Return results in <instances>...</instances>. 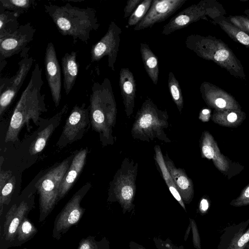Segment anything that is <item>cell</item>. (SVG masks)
<instances>
[{
    "instance_id": "obj_7",
    "label": "cell",
    "mask_w": 249,
    "mask_h": 249,
    "mask_svg": "<svg viewBox=\"0 0 249 249\" xmlns=\"http://www.w3.org/2000/svg\"><path fill=\"white\" fill-rule=\"evenodd\" d=\"M71 157L63 160L49 170L36 184L39 195V221L43 222L58 202L59 190L61 182L69 168Z\"/></svg>"
},
{
    "instance_id": "obj_15",
    "label": "cell",
    "mask_w": 249,
    "mask_h": 249,
    "mask_svg": "<svg viewBox=\"0 0 249 249\" xmlns=\"http://www.w3.org/2000/svg\"><path fill=\"white\" fill-rule=\"evenodd\" d=\"M44 64L46 79L52 99L55 107H58L61 97V72L55 49L52 42H49L46 47Z\"/></svg>"
},
{
    "instance_id": "obj_23",
    "label": "cell",
    "mask_w": 249,
    "mask_h": 249,
    "mask_svg": "<svg viewBox=\"0 0 249 249\" xmlns=\"http://www.w3.org/2000/svg\"><path fill=\"white\" fill-rule=\"evenodd\" d=\"M140 52L145 71L153 84L157 85L159 74L158 59L145 42L140 43Z\"/></svg>"
},
{
    "instance_id": "obj_10",
    "label": "cell",
    "mask_w": 249,
    "mask_h": 249,
    "mask_svg": "<svg viewBox=\"0 0 249 249\" xmlns=\"http://www.w3.org/2000/svg\"><path fill=\"white\" fill-rule=\"evenodd\" d=\"M29 49L27 47L21 52L22 58L18 63V69L16 74L11 77L0 78V116L17 95L32 67L34 60L28 54Z\"/></svg>"
},
{
    "instance_id": "obj_14",
    "label": "cell",
    "mask_w": 249,
    "mask_h": 249,
    "mask_svg": "<svg viewBox=\"0 0 249 249\" xmlns=\"http://www.w3.org/2000/svg\"><path fill=\"white\" fill-rule=\"evenodd\" d=\"M187 0H153L149 10L142 20L134 28L137 31L151 28L165 20L174 14Z\"/></svg>"
},
{
    "instance_id": "obj_41",
    "label": "cell",
    "mask_w": 249,
    "mask_h": 249,
    "mask_svg": "<svg viewBox=\"0 0 249 249\" xmlns=\"http://www.w3.org/2000/svg\"><path fill=\"white\" fill-rule=\"evenodd\" d=\"M131 249H145L142 247H141L139 245L136 244L135 243H131V246L130 245Z\"/></svg>"
},
{
    "instance_id": "obj_12",
    "label": "cell",
    "mask_w": 249,
    "mask_h": 249,
    "mask_svg": "<svg viewBox=\"0 0 249 249\" xmlns=\"http://www.w3.org/2000/svg\"><path fill=\"white\" fill-rule=\"evenodd\" d=\"M121 29L114 21H111L107 31L101 39L92 46L90 50L91 63L99 61L104 56H107L108 66L115 71L120 41Z\"/></svg>"
},
{
    "instance_id": "obj_33",
    "label": "cell",
    "mask_w": 249,
    "mask_h": 249,
    "mask_svg": "<svg viewBox=\"0 0 249 249\" xmlns=\"http://www.w3.org/2000/svg\"><path fill=\"white\" fill-rule=\"evenodd\" d=\"M230 19L238 28L246 33H249V19L242 16H235L231 17Z\"/></svg>"
},
{
    "instance_id": "obj_32",
    "label": "cell",
    "mask_w": 249,
    "mask_h": 249,
    "mask_svg": "<svg viewBox=\"0 0 249 249\" xmlns=\"http://www.w3.org/2000/svg\"><path fill=\"white\" fill-rule=\"evenodd\" d=\"M77 249H109V243L106 237L97 241L95 237L89 236L81 240Z\"/></svg>"
},
{
    "instance_id": "obj_44",
    "label": "cell",
    "mask_w": 249,
    "mask_h": 249,
    "mask_svg": "<svg viewBox=\"0 0 249 249\" xmlns=\"http://www.w3.org/2000/svg\"><path fill=\"white\" fill-rule=\"evenodd\" d=\"M244 249H249V242L247 243Z\"/></svg>"
},
{
    "instance_id": "obj_35",
    "label": "cell",
    "mask_w": 249,
    "mask_h": 249,
    "mask_svg": "<svg viewBox=\"0 0 249 249\" xmlns=\"http://www.w3.org/2000/svg\"><path fill=\"white\" fill-rule=\"evenodd\" d=\"M190 220L193 233L194 246L196 249H201L200 238L196 223L194 219H190Z\"/></svg>"
},
{
    "instance_id": "obj_26",
    "label": "cell",
    "mask_w": 249,
    "mask_h": 249,
    "mask_svg": "<svg viewBox=\"0 0 249 249\" xmlns=\"http://www.w3.org/2000/svg\"><path fill=\"white\" fill-rule=\"evenodd\" d=\"M37 230L28 217L25 218L19 225L13 247L20 246L32 238Z\"/></svg>"
},
{
    "instance_id": "obj_31",
    "label": "cell",
    "mask_w": 249,
    "mask_h": 249,
    "mask_svg": "<svg viewBox=\"0 0 249 249\" xmlns=\"http://www.w3.org/2000/svg\"><path fill=\"white\" fill-rule=\"evenodd\" d=\"M153 0H143L129 17L127 24L129 26L137 25L145 17L151 5Z\"/></svg>"
},
{
    "instance_id": "obj_37",
    "label": "cell",
    "mask_w": 249,
    "mask_h": 249,
    "mask_svg": "<svg viewBox=\"0 0 249 249\" xmlns=\"http://www.w3.org/2000/svg\"><path fill=\"white\" fill-rule=\"evenodd\" d=\"M202 151L205 157L209 159L214 157V151L212 147L208 144H204L202 147Z\"/></svg>"
},
{
    "instance_id": "obj_22",
    "label": "cell",
    "mask_w": 249,
    "mask_h": 249,
    "mask_svg": "<svg viewBox=\"0 0 249 249\" xmlns=\"http://www.w3.org/2000/svg\"><path fill=\"white\" fill-rule=\"evenodd\" d=\"M68 109V105H64L60 111L51 119L50 122L39 132L30 148L29 151L31 155H35L43 150L48 139L59 124L62 117L67 112Z\"/></svg>"
},
{
    "instance_id": "obj_9",
    "label": "cell",
    "mask_w": 249,
    "mask_h": 249,
    "mask_svg": "<svg viewBox=\"0 0 249 249\" xmlns=\"http://www.w3.org/2000/svg\"><path fill=\"white\" fill-rule=\"evenodd\" d=\"M90 183L84 185L72 196L60 213L54 222L53 236L59 240L72 226L76 224L82 218L85 209L80 203L91 187Z\"/></svg>"
},
{
    "instance_id": "obj_16",
    "label": "cell",
    "mask_w": 249,
    "mask_h": 249,
    "mask_svg": "<svg viewBox=\"0 0 249 249\" xmlns=\"http://www.w3.org/2000/svg\"><path fill=\"white\" fill-rule=\"evenodd\" d=\"M249 218L223 231L217 249H244L249 242Z\"/></svg>"
},
{
    "instance_id": "obj_2",
    "label": "cell",
    "mask_w": 249,
    "mask_h": 249,
    "mask_svg": "<svg viewBox=\"0 0 249 249\" xmlns=\"http://www.w3.org/2000/svg\"><path fill=\"white\" fill-rule=\"evenodd\" d=\"M44 6L58 32L63 36H71L74 43L79 40L87 44L91 32L99 27L96 10L93 8H80L69 3L62 6L48 3Z\"/></svg>"
},
{
    "instance_id": "obj_27",
    "label": "cell",
    "mask_w": 249,
    "mask_h": 249,
    "mask_svg": "<svg viewBox=\"0 0 249 249\" xmlns=\"http://www.w3.org/2000/svg\"><path fill=\"white\" fill-rule=\"evenodd\" d=\"M36 5L35 0H0V6L12 11L19 17Z\"/></svg>"
},
{
    "instance_id": "obj_28",
    "label": "cell",
    "mask_w": 249,
    "mask_h": 249,
    "mask_svg": "<svg viewBox=\"0 0 249 249\" xmlns=\"http://www.w3.org/2000/svg\"><path fill=\"white\" fill-rule=\"evenodd\" d=\"M217 23L233 39L249 48V35L224 19L218 20Z\"/></svg>"
},
{
    "instance_id": "obj_30",
    "label": "cell",
    "mask_w": 249,
    "mask_h": 249,
    "mask_svg": "<svg viewBox=\"0 0 249 249\" xmlns=\"http://www.w3.org/2000/svg\"><path fill=\"white\" fill-rule=\"evenodd\" d=\"M16 182V177L12 176L3 187L0 189V216L4 213L6 207L8 206L11 202Z\"/></svg>"
},
{
    "instance_id": "obj_5",
    "label": "cell",
    "mask_w": 249,
    "mask_h": 249,
    "mask_svg": "<svg viewBox=\"0 0 249 249\" xmlns=\"http://www.w3.org/2000/svg\"><path fill=\"white\" fill-rule=\"evenodd\" d=\"M185 43L198 56L214 61L237 76L244 77L242 65L230 49L215 38L193 34L186 37Z\"/></svg>"
},
{
    "instance_id": "obj_8",
    "label": "cell",
    "mask_w": 249,
    "mask_h": 249,
    "mask_svg": "<svg viewBox=\"0 0 249 249\" xmlns=\"http://www.w3.org/2000/svg\"><path fill=\"white\" fill-rule=\"evenodd\" d=\"M35 196L32 194L16 201L0 216V249H7L13 247L17 229L22 222L27 217L34 207Z\"/></svg>"
},
{
    "instance_id": "obj_25",
    "label": "cell",
    "mask_w": 249,
    "mask_h": 249,
    "mask_svg": "<svg viewBox=\"0 0 249 249\" xmlns=\"http://www.w3.org/2000/svg\"><path fill=\"white\" fill-rule=\"evenodd\" d=\"M15 13L0 6V38L14 34L20 26Z\"/></svg>"
},
{
    "instance_id": "obj_29",
    "label": "cell",
    "mask_w": 249,
    "mask_h": 249,
    "mask_svg": "<svg viewBox=\"0 0 249 249\" xmlns=\"http://www.w3.org/2000/svg\"><path fill=\"white\" fill-rule=\"evenodd\" d=\"M168 85L172 100L178 111L181 112L184 105L181 89L178 81L172 71L168 74Z\"/></svg>"
},
{
    "instance_id": "obj_39",
    "label": "cell",
    "mask_w": 249,
    "mask_h": 249,
    "mask_svg": "<svg viewBox=\"0 0 249 249\" xmlns=\"http://www.w3.org/2000/svg\"><path fill=\"white\" fill-rule=\"evenodd\" d=\"M215 105L219 108H224L226 106V102L225 99L222 98H217L214 101Z\"/></svg>"
},
{
    "instance_id": "obj_4",
    "label": "cell",
    "mask_w": 249,
    "mask_h": 249,
    "mask_svg": "<svg viewBox=\"0 0 249 249\" xmlns=\"http://www.w3.org/2000/svg\"><path fill=\"white\" fill-rule=\"evenodd\" d=\"M166 110H161L147 98L137 111L131 134L134 139L150 142L155 139L170 142L164 130L169 125Z\"/></svg>"
},
{
    "instance_id": "obj_20",
    "label": "cell",
    "mask_w": 249,
    "mask_h": 249,
    "mask_svg": "<svg viewBox=\"0 0 249 249\" xmlns=\"http://www.w3.org/2000/svg\"><path fill=\"white\" fill-rule=\"evenodd\" d=\"M88 148L82 149L73 157L69 169L61 182L58 194V201L63 198L73 186L82 171L86 162Z\"/></svg>"
},
{
    "instance_id": "obj_11",
    "label": "cell",
    "mask_w": 249,
    "mask_h": 249,
    "mask_svg": "<svg viewBox=\"0 0 249 249\" xmlns=\"http://www.w3.org/2000/svg\"><path fill=\"white\" fill-rule=\"evenodd\" d=\"M90 124L89 108L85 103L81 106L76 105L66 120L57 146L63 148L82 139Z\"/></svg>"
},
{
    "instance_id": "obj_34",
    "label": "cell",
    "mask_w": 249,
    "mask_h": 249,
    "mask_svg": "<svg viewBox=\"0 0 249 249\" xmlns=\"http://www.w3.org/2000/svg\"><path fill=\"white\" fill-rule=\"evenodd\" d=\"M143 0H129L124 8V18L129 17Z\"/></svg>"
},
{
    "instance_id": "obj_18",
    "label": "cell",
    "mask_w": 249,
    "mask_h": 249,
    "mask_svg": "<svg viewBox=\"0 0 249 249\" xmlns=\"http://www.w3.org/2000/svg\"><path fill=\"white\" fill-rule=\"evenodd\" d=\"M163 159L182 200L186 204L189 203L193 197V187L191 180L184 169L176 167L167 154L163 156Z\"/></svg>"
},
{
    "instance_id": "obj_42",
    "label": "cell",
    "mask_w": 249,
    "mask_h": 249,
    "mask_svg": "<svg viewBox=\"0 0 249 249\" xmlns=\"http://www.w3.org/2000/svg\"><path fill=\"white\" fill-rule=\"evenodd\" d=\"M244 196L246 198H249V187L246 190L244 193Z\"/></svg>"
},
{
    "instance_id": "obj_40",
    "label": "cell",
    "mask_w": 249,
    "mask_h": 249,
    "mask_svg": "<svg viewBox=\"0 0 249 249\" xmlns=\"http://www.w3.org/2000/svg\"><path fill=\"white\" fill-rule=\"evenodd\" d=\"M237 118L236 114L234 112L230 113L227 116V119L230 122H234L236 120Z\"/></svg>"
},
{
    "instance_id": "obj_43",
    "label": "cell",
    "mask_w": 249,
    "mask_h": 249,
    "mask_svg": "<svg viewBox=\"0 0 249 249\" xmlns=\"http://www.w3.org/2000/svg\"><path fill=\"white\" fill-rule=\"evenodd\" d=\"M202 113L204 115H206L209 113V111L208 109H204L202 111Z\"/></svg>"
},
{
    "instance_id": "obj_36",
    "label": "cell",
    "mask_w": 249,
    "mask_h": 249,
    "mask_svg": "<svg viewBox=\"0 0 249 249\" xmlns=\"http://www.w3.org/2000/svg\"><path fill=\"white\" fill-rule=\"evenodd\" d=\"M12 177L10 171L1 170L0 173V189H1L10 178Z\"/></svg>"
},
{
    "instance_id": "obj_21",
    "label": "cell",
    "mask_w": 249,
    "mask_h": 249,
    "mask_svg": "<svg viewBox=\"0 0 249 249\" xmlns=\"http://www.w3.org/2000/svg\"><path fill=\"white\" fill-rule=\"evenodd\" d=\"M61 65L63 74V87L68 95L74 86L79 71L77 53L74 51L67 53L62 57Z\"/></svg>"
},
{
    "instance_id": "obj_6",
    "label": "cell",
    "mask_w": 249,
    "mask_h": 249,
    "mask_svg": "<svg viewBox=\"0 0 249 249\" xmlns=\"http://www.w3.org/2000/svg\"><path fill=\"white\" fill-rule=\"evenodd\" d=\"M138 170V163L125 158L110 183L107 200L118 202L124 213L130 212L134 207Z\"/></svg>"
},
{
    "instance_id": "obj_17",
    "label": "cell",
    "mask_w": 249,
    "mask_h": 249,
    "mask_svg": "<svg viewBox=\"0 0 249 249\" xmlns=\"http://www.w3.org/2000/svg\"><path fill=\"white\" fill-rule=\"evenodd\" d=\"M206 15L205 9L199 3L192 5L173 17L163 26L161 34L165 36L169 35L176 31L187 27L193 22L205 18Z\"/></svg>"
},
{
    "instance_id": "obj_1",
    "label": "cell",
    "mask_w": 249,
    "mask_h": 249,
    "mask_svg": "<svg viewBox=\"0 0 249 249\" xmlns=\"http://www.w3.org/2000/svg\"><path fill=\"white\" fill-rule=\"evenodd\" d=\"M44 82L42 69L36 63L29 82L22 92L14 110L6 133L5 142H16L21 129L26 125L29 127L30 121L39 125L40 115L47 111L45 103V95L41 90Z\"/></svg>"
},
{
    "instance_id": "obj_38",
    "label": "cell",
    "mask_w": 249,
    "mask_h": 249,
    "mask_svg": "<svg viewBox=\"0 0 249 249\" xmlns=\"http://www.w3.org/2000/svg\"><path fill=\"white\" fill-rule=\"evenodd\" d=\"M209 208V204L207 200L205 199L201 200L200 203V210L201 213H205Z\"/></svg>"
},
{
    "instance_id": "obj_3",
    "label": "cell",
    "mask_w": 249,
    "mask_h": 249,
    "mask_svg": "<svg viewBox=\"0 0 249 249\" xmlns=\"http://www.w3.org/2000/svg\"><path fill=\"white\" fill-rule=\"evenodd\" d=\"M89 98V117L92 129L98 133L103 146L113 145L117 106L111 84L107 78L101 83L94 82Z\"/></svg>"
},
{
    "instance_id": "obj_19",
    "label": "cell",
    "mask_w": 249,
    "mask_h": 249,
    "mask_svg": "<svg viewBox=\"0 0 249 249\" xmlns=\"http://www.w3.org/2000/svg\"><path fill=\"white\" fill-rule=\"evenodd\" d=\"M119 86L127 117L131 116L135 107L136 85L134 76L128 68H122L119 74Z\"/></svg>"
},
{
    "instance_id": "obj_24",
    "label": "cell",
    "mask_w": 249,
    "mask_h": 249,
    "mask_svg": "<svg viewBox=\"0 0 249 249\" xmlns=\"http://www.w3.org/2000/svg\"><path fill=\"white\" fill-rule=\"evenodd\" d=\"M155 152V159L158 163L160 170L161 172L163 178L167 184L169 191L174 197V198L178 201L180 206L186 211L185 204L182 199V198L178 192L174 181L168 170L164 160L163 156L161 152V149L159 145H156L154 147Z\"/></svg>"
},
{
    "instance_id": "obj_13",
    "label": "cell",
    "mask_w": 249,
    "mask_h": 249,
    "mask_svg": "<svg viewBox=\"0 0 249 249\" xmlns=\"http://www.w3.org/2000/svg\"><path fill=\"white\" fill-rule=\"evenodd\" d=\"M36 29L31 22L20 25L12 35L0 38V62L21 52L33 39Z\"/></svg>"
}]
</instances>
